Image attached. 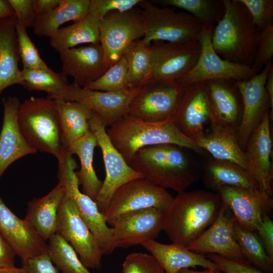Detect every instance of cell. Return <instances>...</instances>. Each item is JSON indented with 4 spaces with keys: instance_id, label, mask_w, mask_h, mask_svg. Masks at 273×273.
Segmentation results:
<instances>
[{
    "instance_id": "f907efd6",
    "label": "cell",
    "mask_w": 273,
    "mask_h": 273,
    "mask_svg": "<svg viewBox=\"0 0 273 273\" xmlns=\"http://www.w3.org/2000/svg\"><path fill=\"white\" fill-rule=\"evenodd\" d=\"M14 250L0 233V267L15 266Z\"/></svg>"
},
{
    "instance_id": "d590c367",
    "label": "cell",
    "mask_w": 273,
    "mask_h": 273,
    "mask_svg": "<svg viewBox=\"0 0 273 273\" xmlns=\"http://www.w3.org/2000/svg\"><path fill=\"white\" fill-rule=\"evenodd\" d=\"M236 239L245 259L265 273H271L273 260L266 254L261 240L256 232L240 226L235 222Z\"/></svg>"
},
{
    "instance_id": "ffe728a7",
    "label": "cell",
    "mask_w": 273,
    "mask_h": 273,
    "mask_svg": "<svg viewBox=\"0 0 273 273\" xmlns=\"http://www.w3.org/2000/svg\"><path fill=\"white\" fill-rule=\"evenodd\" d=\"M269 112L250 136L244 151L247 171L258 184L259 190L272 196L273 167L271 161L272 143Z\"/></svg>"
},
{
    "instance_id": "681fc988",
    "label": "cell",
    "mask_w": 273,
    "mask_h": 273,
    "mask_svg": "<svg viewBox=\"0 0 273 273\" xmlns=\"http://www.w3.org/2000/svg\"><path fill=\"white\" fill-rule=\"evenodd\" d=\"M256 232L262 242L266 254L273 260V221L269 214L264 215Z\"/></svg>"
},
{
    "instance_id": "ba28073f",
    "label": "cell",
    "mask_w": 273,
    "mask_h": 273,
    "mask_svg": "<svg viewBox=\"0 0 273 273\" xmlns=\"http://www.w3.org/2000/svg\"><path fill=\"white\" fill-rule=\"evenodd\" d=\"M150 48V69L141 86L158 81H176L194 67L201 51L198 40L185 43L153 41Z\"/></svg>"
},
{
    "instance_id": "f35d334b",
    "label": "cell",
    "mask_w": 273,
    "mask_h": 273,
    "mask_svg": "<svg viewBox=\"0 0 273 273\" xmlns=\"http://www.w3.org/2000/svg\"><path fill=\"white\" fill-rule=\"evenodd\" d=\"M47 252L52 262L63 273H91L71 245L57 233L48 239Z\"/></svg>"
},
{
    "instance_id": "7bdbcfd3",
    "label": "cell",
    "mask_w": 273,
    "mask_h": 273,
    "mask_svg": "<svg viewBox=\"0 0 273 273\" xmlns=\"http://www.w3.org/2000/svg\"><path fill=\"white\" fill-rule=\"evenodd\" d=\"M249 13L252 22L259 31L272 25V0H240Z\"/></svg>"
},
{
    "instance_id": "9a60e30c",
    "label": "cell",
    "mask_w": 273,
    "mask_h": 273,
    "mask_svg": "<svg viewBox=\"0 0 273 273\" xmlns=\"http://www.w3.org/2000/svg\"><path fill=\"white\" fill-rule=\"evenodd\" d=\"M141 87L109 92L87 89L70 83L63 89L47 98L76 102L84 105L98 114L107 128L126 115L129 102Z\"/></svg>"
},
{
    "instance_id": "1f68e13d",
    "label": "cell",
    "mask_w": 273,
    "mask_h": 273,
    "mask_svg": "<svg viewBox=\"0 0 273 273\" xmlns=\"http://www.w3.org/2000/svg\"><path fill=\"white\" fill-rule=\"evenodd\" d=\"M97 146V139L90 131L65 150L69 154L78 157L80 167L75 173L79 184L81 186L82 192L95 201L103 184L93 166L94 153Z\"/></svg>"
},
{
    "instance_id": "ab89813d",
    "label": "cell",
    "mask_w": 273,
    "mask_h": 273,
    "mask_svg": "<svg viewBox=\"0 0 273 273\" xmlns=\"http://www.w3.org/2000/svg\"><path fill=\"white\" fill-rule=\"evenodd\" d=\"M84 88L109 92L129 90L127 84V65L124 54L99 79Z\"/></svg>"
},
{
    "instance_id": "8fae6325",
    "label": "cell",
    "mask_w": 273,
    "mask_h": 273,
    "mask_svg": "<svg viewBox=\"0 0 273 273\" xmlns=\"http://www.w3.org/2000/svg\"><path fill=\"white\" fill-rule=\"evenodd\" d=\"M89 125L101 150L105 168V178L95 200L100 211L103 213L114 192L120 187L129 181L143 177L130 166L113 145L106 126L99 115L94 112Z\"/></svg>"
},
{
    "instance_id": "816d5d0a",
    "label": "cell",
    "mask_w": 273,
    "mask_h": 273,
    "mask_svg": "<svg viewBox=\"0 0 273 273\" xmlns=\"http://www.w3.org/2000/svg\"><path fill=\"white\" fill-rule=\"evenodd\" d=\"M61 0H33L36 18L47 14L59 5Z\"/></svg>"
},
{
    "instance_id": "8d00e7d4",
    "label": "cell",
    "mask_w": 273,
    "mask_h": 273,
    "mask_svg": "<svg viewBox=\"0 0 273 273\" xmlns=\"http://www.w3.org/2000/svg\"><path fill=\"white\" fill-rule=\"evenodd\" d=\"M142 38L133 41L124 54L127 65V84L129 89L141 86L151 66L150 45Z\"/></svg>"
},
{
    "instance_id": "3957f363",
    "label": "cell",
    "mask_w": 273,
    "mask_h": 273,
    "mask_svg": "<svg viewBox=\"0 0 273 273\" xmlns=\"http://www.w3.org/2000/svg\"><path fill=\"white\" fill-rule=\"evenodd\" d=\"M224 13L214 27L211 43L221 58L231 62L253 66L259 32L240 0H222Z\"/></svg>"
},
{
    "instance_id": "4316f807",
    "label": "cell",
    "mask_w": 273,
    "mask_h": 273,
    "mask_svg": "<svg viewBox=\"0 0 273 273\" xmlns=\"http://www.w3.org/2000/svg\"><path fill=\"white\" fill-rule=\"evenodd\" d=\"M16 22L15 14L0 19V96L8 87L21 83Z\"/></svg>"
},
{
    "instance_id": "6da1fadb",
    "label": "cell",
    "mask_w": 273,
    "mask_h": 273,
    "mask_svg": "<svg viewBox=\"0 0 273 273\" xmlns=\"http://www.w3.org/2000/svg\"><path fill=\"white\" fill-rule=\"evenodd\" d=\"M186 149L171 144L145 147L134 154L128 164L143 178L180 193L201 177L198 166Z\"/></svg>"
},
{
    "instance_id": "603a6c76",
    "label": "cell",
    "mask_w": 273,
    "mask_h": 273,
    "mask_svg": "<svg viewBox=\"0 0 273 273\" xmlns=\"http://www.w3.org/2000/svg\"><path fill=\"white\" fill-rule=\"evenodd\" d=\"M171 117L177 128L188 138L195 141L204 135L205 125L210 121L204 82L185 86L177 107Z\"/></svg>"
},
{
    "instance_id": "f546056e",
    "label": "cell",
    "mask_w": 273,
    "mask_h": 273,
    "mask_svg": "<svg viewBox=\"0 0 273 273\" xmlns=\"http://www.w3.org/2000/svg\"><path fill=\"white\" fill-rule=\"evenodd\" d=\"M63 147L65 151L90 131L93 111L76 102L56 99Z\"/></svg>"
},
{
    "instance_id": "5bb4252c",
    "label": "cell",
    "mask_w": 273,
    "mask_h": 273,
    "mask_svg": "<svg viewBox=\"0 0 273 273\" xmlns=\"http://www.w3.org/2000/svg\"><path fill=\"white\" fill-rule=\"evenodd\" d=\"M57 233L71 245L86 268L101 267L103 248L65 194L58 212Z\"/></svg>"
},
{
    "instance_id": "7402d4cb",
    "label": "cell",
    "mask_w": 273,
    "mask_h": 273,
    "mask_svg": "<svg viewBox=\"0 0 273 273\" xmlns=\"http://www.w3.org/2000/svg\"><path fill=\"white\" fill-rule=\"evenodd\" d=\"M62 72L73 79V84L85 87L99 79L110 67L100 42L58 52Z\"/></svg>"
},
{
    "instance_id": "db71d44e",
    "label": "cell",
    "mask_w": 273,
    "mask_h": 273,
    "mask_svg": "<svg viewBox=\"0 0 273 273\" xmlns=\"http://www.w3.org/2000/svg\"><path fill=\"white\" fill-rule=\"evenodd\" d=\"M14 12L8 1L0 0V19L14 15Z\"/></svg>"
},
{
    "instance_id": "d6986e66",
    "label": "cell",
    "mask_w": 273,
    "mask_h": 273,
    "mask_svg": "<svg viewBox=\"0 0 273 273\" xmlns=\"http://www.w3.org/2000/svg\"><path fill=\"white\" fill-rule=\"evenodd\" d=\"M235 221L231 210L222 202L214 221L186 246V248L201 254H215L231 259H245L235 236Z\"/></svg>"
},
{
    "instance_id": "ee69618b",
    "label": "cell",
    "mask_w": 273,
    "mask_h": 273,
    "mask_svg": "<svg viewBox=\"0 0 273 273\" xmlns=\"http://www.w3.org/2000/svg\"><path fill=\"white\" fill-rule=\"evenodd\" d=\"M141 0H90L88 13L100 20L112 11L124 12L130 10Z\"/></svg>"
},
{
    "instance_id": "7c38bea8",
    "label": "cell",
    "mask_w": 273,
    "mask_h": 273,
    "mask_svg": "<svg viewBox=\"0 0 273 273\" xmlns=\"http://www.w3.org/2000/svg\"><path fill=\"white\" fill-rule=\"evenodd\" d=\"M174 197L166 190L143 177L134 179L120 187L102 213L107 224L127 212L155 208L166 212Z\"/></svg>"
},
{
    "instance_id": "484cf974",
    "label": "cell",
    "mask_w": 273,
    "mask_h": 273,
    "mask_svg": "<svg viewBox=\"0 0 273 273\" xmlns=\"http://www.w3.org/2000/svg\"><path fill=\"white\" fill-rule=\"evenodd\" d=\"M141 245L157 260L165 273H178L181 269L196 266L220 271L219 266L206 256L174 243L165 244L155 240Z\"/></svg>"
},
{
    "instance_id": "11a10c76",
    "label": "cell",
    "mask_w": 273,
    "mask_h": 273,
    "mask_svg": "<svg viewBox=\"0 0 273 273\" xmlns=\"http://www.w3.org/2000/svg\"><path fill=\"white\" fill-rule=\"evenodd\" d=\"M0 273H28L22 266L18 268L15 266L12 267H0Z\"/></svg>"
},
{
    "instance_id": "d4e9b609",
    "label": "cell",
    "mask_w": 273,
    "mask_h": 273,
    "mask_svg": "<svg viewBox=\"0 0 273 273\" xmlns=\"http://www.w3.org/2000/svg\"><path fill=\"white\" fill-rule=\"evenodd\" d=\"M20 102L16 96L2 99L4 117L0 132V177L17 160L37 151L26 141L17 121Z\"/></svg>"
},
{
    "instance_id": "30bf717a",
    "label": "cell",
    "mask_w": 273,
    "mask_h": 273,
    "mask_svg": "<svg viewBox=\"0 0 273 273\" xmlns=\"http://www.w3.org/2000/svg\"><path fill=\"white\" fill-rule=\"evenodd\" d=\"M213 28L203 27L198 40L201 51L194 67L176 81L183 86L216 79L242 81L258 73L260 68L231 62L221 58L211 43Z\"/></svg>"
},
{
    "instance_id": "b9f144b4",
    "label": "cell",
    "mask_w": 273,
    "mask_h": 273,
    "mask_svg": "<svg viewBox=\"0 0 273 273\" xmlns=\"http://www.w3.org/2000/svg\"><path fill=\"white\" fill-rule=\"evenodd\" d=\"M122 273H165L157 260L151 254L132 252L122 264Z\"/></svg>"
},
{
    "instance_id": "cb8c5ba5",
    "label": "cell",
    "mask_w": 273,
    "mask_h": 273,
    "mask_svg": "<svg viewBox=\"0 0 273 273\" xmlns=\"http://www.w3.org/2000/svg\"><path fill=\"white\" fill-rule=\"evenodd\" d=\"M0 233L22 262L47 251V244L24 218L16 216L0 196Z\"/></svg>"
},
{
    "instance_id": "5b68a950",
    "label": "cell",
    "mask_w": 273,
    "mask_h": 273,
    "mask_svg": "<svg viewBox=\"0 0 273 273\" xmlns=\"http://www.w3.org/2000/svg\"><path fill=\"white\" fill-rule=\"evenodd\" d=\"M17 121L24 138L36 151L53 155L60 160L64 150L56 101L31 97L20 103Z\"/></svg>"
},
{
    "instance_id": "52a82bcc",
    "label": "cell",
    "mask_w": 273,
    "mask_h": 273,
    "mask_svg": "<svg viewBox=\"0 0 273 273\" xmlns=\"http://www.w3.org/2000/svg\"><path fill=\"white\" fill-rule=\"evenodd\" d=\"M77 163L72 155L65 152L58 161V178L65 195L73 203L79 215L101 244L104 255H110L115 249L111 228L96 202L81 192L75 170Z\"/></svg>"
},
{
    "instance_id": "9c48e42d",
    "label": "cell",
    "mask_w": 273,
    "mask_h": 273,
    "mask_svg": "<svg viewBox=\"0 0 273 273\" xmlns=\"http://www.w3.org/2000/svg\"><path fill=\"white\" fill-rule=\"evenodd\" d=\"M144 34V22L138 6L106 14L100 20L99 42L109 66L116 63L127 48Z\"/></svg>"
},
{
    "instance_id": "277c9868",
    "label": "cell",
    "mask_w": 273,
    "mask_h": 273,
    "mask_svg": "<svg viewBox=\"0 0 273 273\" xmlns=\"http://www.w3.org/2000/svg\"><path fill=\"white\" fill-rule=\"evenodd\" d=\"M113 145L129 163L141 149L157 145L171 144L197 153L203 150L196 142L183 134L171 117L159 122H149L125 115L106 128Z\"/></svg>"
},
{
    "instance_id": "ac0fdd59",
    "label": "cell",
    "mask_w": 273,
    "mask_h": 273,
    "mask_svg": "<svg viewBox=\"0 0 273 273\" xmlns=\"http://www.w3.org/2000/svg\"><path fill=\"white\" fill-rule=\"evenodd\" d=\"M216 193L242 227L256 232L273 207L272 197L258 189L224 186Z\"/></svg>"
},
{
    "instance_id": "83f0119b",
    "label": "cell",
    "mask_w": 273,
    "mask_h": 273,
    "mask_svg": "<svg viewBox=\"0 0 273 273\" xmlns=\"http://www.w3.org/2000/svg\"><path fill=\"white\" fill-rule=\"evenodd\" d=\"M64 196L63 189L58 184L47 195L28 204L24 219L45 241L57 233L58 212Z\"/></svg>"
},
{
    "instance_id": "60d3db41",
    "label": "cell",
    "mask_w": 273,
    "mask_h": 273,
    "mask_svg": "<svg viewBox=\"0 0 273 273\" xmlns=\"http://www.w3.org/2000/svg\"><path fill=\"white\" fill-rule=\"evenodd\" d=\"M16 31L20 58L23 68L49 69V68L41 58L37 48L30 38L27 28L17 21Z\"/></svg>"
},
{
    "instance_id": "f6af8a7d",
    "label": "cell",
    "mask_w": 273,
    "mask_h": 273,
    "mask_svg": "<svg viewBox=\"0 0 273 273\" xmlns=\"http://www.w3.org/2000/svg\"><path fill=\"white\" fill-rule=\"evenodd\" d=\"M207 257L224 273H265L245 259H231L215 254H208Z\"/></svg>"
},
{
    "instance_id": "bcb514c9",
    "label": "cell",
    "mask_w": 273,
    "mask_h": 273,
    "mask_svg": "<svg viewBox=\"0 0 273 273\" xmlns=\"http://www.w3.org/2000/svg\"><path fill=\"white\" fill-rule=\"evenodd\" d=\"M259 42L253 66L261 68L273 56V25L259 31Z\"/></svg>"
},
{
    "instance_id": "4dcf8cb0",
    "label": "cell",
    "mask_w": 273,
    "mask_h": 273,
    "mask_svg": "<svg viewBox=\"0 0 273 273\" xmlns=\"http://www.w3.org/2000/svg\"><path fill=\"white\" fill-rule=\"evenodd\" d=\"M204 168V183L215 191L224 186L259 190L247 170L237 164L211 158L206 161Z\"/></svg>"
},
{
    "instance_id": "44dd1931",
    "label": "cell",
    "mask_w": 273,
    "mask_h": 273,
    "mask_svg": "<svg viewBox=\"0 0 273 273\" xmlns=\"http://www.w3.org/2000/svg\"><path fill=\"white\" fill-rule=\"evenodd\" d=\"M211 125L237 131L241 121L242 99L234 80L216 79L204 82Z\"/></svg>"
},
{
    "instance_id": "8992f818",
    "label": "cell",
    "mask_w": 273,
    "mask_h": 273,
    "mask_svg": "<svg viewBox=\"0 0 273 273\" xmlns=\"http://www.w3.org/2000/svg\"><path fill=\"white\" fill-rule=\"evenodd\" d=\"M138 6L144 22L142 39L145 42L185 43L198 40L203 27L188 13L178 12L166 6L160 7L144 0Z\"/></svg>"
},
{
    "instance_id": "836d02e7",
    "label": "cell",
    "mask_w": 273,
    "mask_h": 273,
    "mask_svg": "<svg viewBox=\"0 0 273 273\" xmlns=\"http://www.w3.org/2000/svg\"><path fill=\"white\" fill-rule=\"evenodd\" d=\"M100 23V19L88 13L81 20L60 28L50 38V46L59 52L82 43H99Z\"/></svg>"
},
{
    "instance_id": "e0dca14e",
    "label": "cell",
    "mask_w": 273,
    "mask_h": 273,
    "mask_svg": "<svg viewBox=\"0 0 273 273\" xmlns=\"http://www.w3.org/2000/svg\"><path fill=\"white\" fill-rule=\"evenodd\" d=\"M164 213L151 207L127 212L117 216L110 224L115 249L155 240L163 230Z\"/></svg>"
},
{
    "instance_id": "74e56055",
    "label": "cell",
    "mask_w": 273,
    "mask_h": 273,
    "mask_svg": "<svg viewBox=\"0 0 273 273\" xmlns=\"http://www.w3.org/2000/svg\"><path fill=\"white\" fill-rule=\"evenodd\" d=\"M70 84L67 76L52 69L21 70L20 85L29 90L44 92L48 96L54 95Z\"/></svg>"
},
{
    "instance_id": "9f6ffc18",
    "label": "cell",
    "mask_w": 273,
    "mask_h": 273,
    "mask_svg": "<svg viewBox=\"0 0 273 273\" xmlns=\"http://www.w3.org/2000/svg\"><path fill=\"white\" fill-rule=\"evenodd\" d=\"M178 273H224L221 271L212 269L206 268L203 271H197L190 269V268H184L181 269Z\"/></svg>"
},
{
    "instance_id": "c3c4849f",
    "label": "cell",
    "mask_w": 273,
    "mask_h": 273,
    "mask_svg": "<svg viewBox=\"0 0 273 273\" xmlns=\"http://www.w3.org/2000/svg\"><path fill=\"white\" fill-rule=\"evenodd\" d=\"M22 264L28 273H59L47 251L28 259Z\"/></svg>"
},
{
    "instance_id": "f5cc1de1",
    "label": "cell",
    "mask_w": 273,
    "mask_h": 273,
    "mask_svg": "<svg viewBox=\"0 0 273 273\" xmlns=\"http://www.w3.org/2000/svg\"><path fill=\"white\" fill-rule=\"evenodd\" d=\"M265 88L266 92L269 98L271 106L273 108V67L272 65L268 71L265 84Z\"/></svg>"
},
{
    "instance_id": "7dc6e473",
    "label": "cell",
    "mask_w": 273,
    "mask_h": 273,
    "mask_svg": "<svg viewBox=\"0 0 273 273\" xmlns=\"http://www.w3.org/2000/svg\"><path fill=\"white\" fill-rule=\"evenodd\" d=\"M17 18V21L26 28L33 27L36 17L33 7V0H8Z\"/></svg>"
},
{
    "instance_id": "e575fe53",
    "label": "cell",
    "mask_w": 273,
    "mask_h": 273,
    "mask_svg": "<svg viewBox=\"0 0 273 273\" xmlns=\"http://www.w3.org/2000/svg\"><path fill=\"white\" fill-rule=\"evenodd\" d=\"M163 6L172 7L191 15L202 26L213 28L224 13L222 0H158Z\"/></svg>"
},
{
    "instance_id": "7a4b0ae2",
    "label": "cell",
    "mask_w": 273,
    "mask_h": 273,
    "mask_svg": "<svg viewBox=\"0 0 273 273\" xmlns=\"http://www.w3.org/2000/svg\"><path fill=\"white\" fill-rule=\"evenodd\" d=\"M222 204L216 193L200 190L178 193L164 213L162 231L172 243L186 247L211 224Z\"/></svg>"
},
{
    "instance_id": "f1b7e54d",
    "label": "cell",
    "mask_w": 273,
    "mask_h": 273,
    "mask_svg": "<svg viewBox=\"0 0 273 273\" xmlns=\"http://www.w3.org/2000/svg\"><path fill=\"white\" fill-rule=\"evenodd\" d=\"M202 150L209 152L212 158L237 164L247 169L244 151L240 146L237 131L212 125V131L195 141Z\"/></svg>"
},
{
    "instance_id": "2e32d148",
    "label": "cell",
    "mask_w": 273,
    "mask_h": 273,
    "mask_svg": "<svg viewBox=\"0 0 273 273\" xmlns=\"http://www.w3.org/2000/svg\"><path fill=\"white\" fill-rule=\"evenodd\" d=\"M269 62L263 69L251 78L242 81H234L241 94L243 102V111L237 130L239 144L245 151L248 139L258 126L265 114L269 112L272 119L273 108L266 92V79L272 66Z\"/></svg>"
},
{
    "instance_id": "d6a6232c",
    "label": "cell",
    "mask_w": 273,
    "mask_h": 273,
    "mask_svg": "<svg viewBox=\"0 0 273 273\" xmlns=\"http://www.w3.org/2000/svg\"><path fill=\"white\" fill-rule=\"evenodd\" d=\"M89 3L90 0H61L52 11L36 18L34 34L51 37L62 24L70 21L75 23L85 18L88 13Z\"/></svg>"
},
{
    "instance_id": "4fadbf2b",
    "label": "cell",
    "mask_w": 273,
    "mask_h": 273,
    "mask_svg": "<svg viewBox=\"0 0 273 273\" xmlns=\"http://www.w3.org/2000/svg\"><path fill=\"white\" fill-rule=\"evenodd\" d=\"M185 86L176 81H158L141 86L129 102L126 115L149 122H159L174 114Z\"/></svg>"
}]
</instances>
